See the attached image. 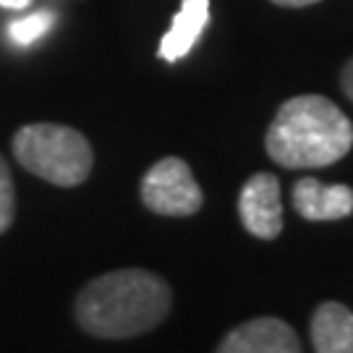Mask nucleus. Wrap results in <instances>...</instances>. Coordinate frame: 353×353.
<instances>
[{
  "label": "nucleus",
  "mask_w": 353,
  "mask_h": 353,
  "mask_svg": "<svg viewBox=\"0 0 353 353\" xmlns=\"http://www.w3.org/2000/svg\"><path fill=\"white\" fill-rule=\"evenodd\" d=\"M170 288L147 270H115L87 283L76 299V322L102 341L150 332L170 312Z\"/></svg>",
  "instance_id": "obj_1"
},
{
  "label": "nucleus",
  "mask_w": 353,
  "mask_h": 353,
  "mask_svg": "<svg viewBox=\"0 0 353 353\" xmlns=\"http://www.w3.org/2000/svg\"><path fill=\"white\" fill-rule=\"evenodd\" d=\"M265 144L280 168H327L351 152L353 123L327 97L301 94L278 110Z\"/></svg>",
  "instance_id": "obj_2"
},
{
  "label": "nucleus",
  "mask_w": 353,
  "mask_h": 353,
  "mask_svg": "<svg viewBox=\"0 0 353 353\" xmlns=\"http://www.w3.org/2000/svg\"><path fill=\"white\" fill-rule=\"evenodd\" d=\"M13 154L29 173L63 189L84 183L94 165L87 137L61 123L21 126L13 137Z\"/></svg>",
  "instance_id": "obj_3"
},
{
  "label": "nucleus",
  "mask_w": 353,
  "mask_h": 353,
  "mask_svg": "<svg viewBox=\"0 0 353 353\" xmlns=\"http://www.w3.org/2000/svg\"><path fill=\"white\" fill-rule=\"evenodd\" d=\"M141 202L154 214L189 217L202 210L204 194L186 160L163 157L141 178Z\"/></svg>",
  "instance_id": "obj_4"
},
{
  "label": "nucleus",
  "mask_w": 353,
  "mask_h": 353,
  "mask_svg": "<svg viewBox=\"0 0 353 353\" xmlns=\"http://www.w3.org/2000/svg\"><path fill=\"white\" fill-rule=\"evenodd\" d=\"M239 214L243 228L262 241H272L283 230V202L280 181L272 173L252 176L239 196Z\"/></svg>",
  "instance_id": "obj_5"
},
{
  "label": "nucleus",
  "mask_w": 353,
  "mask_h": 353,
  "mask_svg": "<svg viewBox=\"0 0 353 353\" xmlns=\"http://www.w3.org/2000/svg\"><path fill=\"white\" fill-rule=\"evenodd\" d=\"M214 353H303L296 330L278 316H256L230 330Z\"/></svg>",
  "instance_id": "obj_6"
},
{
  "label": "nucleus",
  "mask_w": 353,
  "mask_h": 353,
  "mask_svg": "<svg viewBox=\"0 0 353 353\" xmlns=\"http://www.w3.org/2000/svg\"><path fill=\"white\" fill-rule=\"evenodd\" d=\"M293 207L303 220L312 223L343 220L353 212V189L343 183L330 186L306 176L293 186Z\"/></svg>",
  "instance_id": "obj_7"
},
{
  "label": "nucleus",
  "mask_w": 353,
  "mask_h": 353,
  "mask_svg": "<svg viewBox=\"0 0 353 353\" xmlns=\"http://www.w3.org/2000/svg\"><path fill=\"white\" fill-rule=\"evenodd\" d=\"M207 24H210V0H183L170 29L160 39V50H157L160 58L168 63L186 58L199 42Z\"/></svg>",
  "instance_id": "obj_8"
},
{
  "label": "nucleus",
  "mask_w": 353,
  "mask_h": 353,
  "mask_svg": "<svg viewBox=\"0 0 353 353\" xmlns=\"http://www.w3.org/2000/svg\"><path fill=\"white\" fill-rule=\"evenodd\" d=\"M316 353H353V312L341 301L319 303L312 319Z\"/></svg>",
  "instance_id": "obj_9"
},
{
  "label": "nucleus",
  "mask_w": 353,
  "mask_h": 353,
  "mask_svg": "<svg viewBox=\"0 0 353 353\" xmlns=\"http://www.w3.org/2000/svg\"><path fill=\"white\" fill-rule=\"evenodd\" d=\"M55 21V13L52 11H37V13H29L24 19H16L8 24V37L16 45H32L37 42L48 29Z\"/></svg>",
  "instance_id": "obj_10"
},
{
  "label": "nucleus",
  "mask_w": 353,
  "mask_h": 353,
  "mask_svg": "<svg viewBox=\"0 0 353 353\" xmlns=\"http://www.w3.org/2000/svg\"><path fill=\"white\" fill-rule=\"evenodd\" d=\"M13 217H16V186L11 168L0 154V236L13 225Z\"/></svg>",
  "instance_id": "obj_11"
},
{
  "label": "nucleus",
  "mask_w": 353,
  "mask_h": 353,
  "mask_svg": "<svg viewBox=\"0 0 353 353\" xmlns=\"http://www.w3.org/2000/svg\"><path fill=\"white\" fill-rule=\"evenodd\" d=\"M34 0H0V8H8V11H24L29 8Z\"/></svg>",
  "instance_id": "obj_12"
},
{
  "label": "nucleus",
  "mask_w": 353,
  "mask_h": 353,
  "mask_svg": "<svg viewBox=\"0 0 353 353\" xmlns=\"http://www.w3.org/2000/svg\"><path fill=\"white\" fill-rule=\"evenodd\" d=\"M343 89H345V94L353 100V61L345 65V71H343Z\"/></svg>",
  "instance_id": "obj_13"
},
{
  "label": "nucleus",
  "mask_w": 353,
  "mask_h": 353,
  "mask_svg": "<svg viewBox=\"0 0 353 353\" xmlns=\"http://www.w3.org/2000/svg\"><path fill=\"white\" fill-rule=\"evenodd\" d=\"M275 6H285V8H303V6H314L319 0H272Z\"/></svg>",
  "instance_id": "obj_14"
},
{
  "label": "nucleus",
  "mask_w": 353,
  "mask_h": 353,
  "mask_svg": "<svg viewBox=\"0 0 353 353\" xmlns=\"http://www.w3.org/2000/svg\"><path fill=\"white\" fill-rule=\"evenodd\" d=\"M52 3H58V0H52Z\"/></svg>",
  "instance_id": "obj_15"
}]
</instances>
